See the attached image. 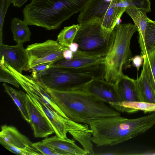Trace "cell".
Here are the masks:
<instances>
[{
    "label": "cell",
    "instance_id": "6da1fadb",
    "mask_svg": "<svg viewBox=\"0 0 155 155\" xmlns=\"http://www.w3.org/2000/svg\"><path fill=\"white\" fill-rule=\"evenodd\" d=\"M46 89L64 114L74 122L89 125L97 120L120 116L108 104L82 89L65 91Z\"/></svg>",
    "mask_w": 155,
    "mask_h": 155
},
{
    "label": "cell",
    "instance_id": "7a4b0ae2",
    "mask_svg": "<svg viewBox=\"0 0 155 155\" xmlns=\"http://www.w3.org/2000/svg\"><path fill=\"white\" fill-rule=\"evenodd\" d=\"M155 125V112L134 119L121 117L97 120L89 125L91 140L97 146H113L134 138Z\"/></svg>",
    "mask_w": 155,
    "mask_h": 155
},
{
    "label": "cell",
    "instance_id": "3957f363",
    "mask_svg": "<svg viewBox=\"0 0 155 155\" xmlns=\"http://www.w3.org/2000/svg\"><path fill=\"white\" fill-rule=\"evenodd\" d=\"M90 1L31 0L23 10V20L28 25L56 29L73 15L81 12Z\"/></svg>",
    "mask_w": 155,
    "mask_h": 155
},
{
    "label": "cell",
    "instance_id": "277c9868",
    "mask_svg": "<svg viewBox=\"0 0 155 155\" xmlns=\"http://www.w3.org/2000/svg\"><path fill=\"white\" fill-rule=\"evenodd\" d=\"M113 30L115 37L112 46L104 57V79L115 84L124 74L123 71L130 66L132 57L130 49L132 37L137 28L131 23H117Z\"/></svg>",
    "mask_w": 155,
    "mask_h": 155
},
{
    "label": "cell",
    "instance_id": "5b68a950",
    "mask_svg": "<svg viewBox=\"0 0 155 155\" xmlns=\"http://www.w3.org/2000/svg\"><path fill=\"white\" fill-rule=\"evenodd\" d=\"M101 76L99 67L95 65L78 68L51 67L36 78L46 88L65 91L82 89Z\"/></svg>",
    "mask_w": 155,
    "mask_h": 155
},
{
    "label": "cell",
    "instance_id": "8992f818",
    "mask_svg": "<svg viewBox=\"0 0 155 155\" xmlns=\"http://www.w3.org/2000/svg\"><path fill=\"white\" fill-rule=\"evenodd\" d=\"M79 25L80 28L74 41L79 45L77 51L88 55L105 57L114 40V30L112 31L107 30L99 21Z\"/></svg>",
    "mask_w": 155,
    "mask_h": 155
},
{
    "label": "cell",
    "instance_id": "52a82bcc",
    "mask_svg": "<svg viewBox=\"0 0 155 155\" xmlns=\"http://www.w3.org/2000/svg\"><path fill=\"white\" fill-rule=\"evenodd\" d=\"M69 48L60 44L57 41L48 39L27 46L26 49L28 63L25 71L38 64L54 62L64 58V51Z\"/></svg>",
    "mask_w": 155,
    "mask_h": 155
},
{
    "label": "cell",
    "instance_id": "ba28073f",
    "mask_svg": "<svg viewBox=\"0 0 155 155\" xmlns=\"http://www.w3.org/2000/svg\"><path fill=\"white\" fill-rule=\"evenodd\" d=\"M38 108L45 115L52 126L56 135L63 139L68 137V133L74 130H87L88 125L74 122L65 118L51 109L39 97L35 94L25 91Z\"/></svg>",
    "mask_w": 155,
    "mask_h": 155
},
{
    "label": "cell",
    "instance_id": "9c48e42d",
    "mask_svg": "<svg viewBox=\"0 0 155 155\" xmlns=\"http://www.w3.org/2000/svg\"><path fill=\"white\" fill-rule=\"evenodd\" d=\"M0 143L7 150L15 154L42 155L33 147L29 139L13 126L6 124L1 126Z\"/></svg>",
    "mask_w": 155,
    "mask_h": 155
},
{
    "label": "cell",
    "instance_id": "30bf717a",
    "mask_svg": "<svg viewBox=\"0 0 155 155\" xmlns=\"http://www.w3.org/2000/svg\"><path fill=\"white\" fill-rule=\"evenodd\" d=\"M0 67L12 74L25 91H28L35 94L51 109L62 116L68 118L57 106L45 88L37 78L31 76L24 75L3 62H0Z\"/></svg>",
    "mask_w": 155,
    "mask_h": 155
},
{
    "label": "cell",
    "instance_id": "8fae6325",
    "mask_svg": "<svg viewBox=\"0 0 155 155\" xmlns=\"http://www.w3.org/2000/svg\"><path fill=\"white\" fill-rule=\"evenodd\" d=\"M26 94V107L29 117V124L36 138L47 137L54 133L51 124L45 115Z\"/></svg>",
    "mask_w": 155,
    "mask_h": 155
},
{
    "label": "cell",
    "instance_id": "7c38bea8",
    "mask_svg": "<svg viewBox=\"0 0 155 155\" xmlns=\"http://www.w3.org/2000/svg\"><path fill=\"white\" fill-rule=\"evenodd\" d=\"M0 61L8 64L18 72L22 74L28 65V58L23 44L11 46L0 44Z\"/></svg>",
    "mask_w": 155,
    "mask_h": 155
},
{
    "label": "cell",
    "instance_id": "4fadbf2b",
    "mask_svg": "<svg viewBox=\"0 0 155 155\" xmlns=\"http://www.w3.org/2000/svg\"><path fill=\"white\" fill-rule=\"evenodd\" d=\"M82 89L108 104L121 101L115 84L107 82L104 78L94 80Z\"/></svg>",
    "mask_w": 155,
    "mask_h": 155
},
{
    "label": "cell",
    "instance_id": "5bb4252c",
    "mask_svg": "<svg viewBox=\"0 0 155 155\" xmlns=\"http://www.w3.org/2000/svg\"><path fill=\"white\" fill-rule=\"evenodd\" d=\"M112 0H90L80 12L78 18L79 24L97 21L104 17Z\"/></svg>",
    "mask_w": 155,
    "mask_h": 155
},
{
    "label": "cell",
    "instance_id": "9a60e30c",
    "mask_svg": "<svg viewBox=\"0 0 155 155\" xmlns=\"http://www.w3.org/2000/svg\"><path fill=\"white\" fill-rule=\"evenodd\" d=\"M104 57L92 56L78 52L74 53L73 58L69 60L64 58L52 62L51 67L78 68L104 63Z\"/></svg>",
    "mask_w": 155,
    "mask_h": 155
},
{
    "label": "cell",
    "instance_id": "2e32d148",
    "mask_svg": "<svg viewBox=\"0 0 155 155\" xmlns=\"http://www.w3.org/2000/svg\"><path fill=\"white\" fill-rule=\"evenodd\" d=\"M115 84L121 101H140L136 80L123 74Z\"/></svg>",
    "mask_w": 155,
    "mask_h": 155
},
{
    "label": "cell",
    "instance_id": "e0dca14e",
    "mask_svg": "<svg viewBox=\"0 0 155 155\" xmlns=\"http://www.w3.org/2000/svg\"><path fill=\"white\" fill-rule=\"evenodd\" d=\"M125 12L131 17L137 28L139 33L138 42L141 49V55L143 57L146 55L144 45L145 31L149 18L145 10L134 8L127 7Z\"/></svg>",
    "mask_w": 155,
    "mask_h": 155
},
{
    "label": "cell",
    "instance_id": "ac0fdd59",
    "mask_svg": "<svg viewBox=\"0 0 155 155\" xmlns=\"http://www.w3.org/2000/svg\"><path fill=\"white\" fill-rule=\"evenodd\" d=\"M44 143L61 151L67 155H85L87 152L75 143L74 140L61 138L57 135L45 138Z\"/></svg>",
    "mask_w": 155,
    "mask_h": 155
},
{
    "label": "cell",
    "instance_id": "d6986e66",
    "mask_svg": "<svg viewBox=\"0 0 155 155\" xmlns=\"http://www.w3.org/2000/svg\"><path fill=\"white\" fill-rule=\"evenodd\" d=\"M124 0H112L103 18L100 21L102 26L112 31L125 11Z\"/></svg>",
    "mask_w": 155,
    "mask_h": 155
},
{
    "label": "cell",
    "instance_id": "ffe728a7",
    "mask_svg": "<svg viewBox=\"0 0 155 155\" xmlns=\"http://www.w3.org/2000/svg\"><path fill=\"white\" fill-rule=\"evenodd\" d=\"M136 81L140 101L155 103V88L150 81L143 66L141 74Z\"/></svg>",
    "mask_w": 155,
    "mask_h": 155
},
{
    "label": "cell",
    "instance_id": "44dd1931",
    "mask_svg": "<svg viewBox=\"0 0 155 155\" xmlns=\"http://www.w3.org/2000/svg\"><path fill=\"white\" fill-rule=\"evenodd\" d=\"M108 104L119 112L134 113L140 110L145 113L155 112V103L142 101H120Z\"/></svg>",
    "mask_w": 155,
    "mask_h": 155
},
{
    "label": "cell",
    "instance_id": "7402d4cb",
    "mask_svg": "<svg viewBox=\"0 0 155 155\" xmlns=\"http://www.w3.org/2000/svg\"><path fill=\"white\" fill-rule=\"evenodd\" d=\"M5 92L12 98L18 107L23 118L29 123L30 120L26 107V94L21 90L12 88L5 83L2 84Z\"/></svg>",
    "mask_w": 155,
    "mask_h": 155
},
{
    "label": "cell",
    "instance_id": "603a6c76",
    "mask_svg": "<svg viewBox=\"0 0 155 155\" xmlns=\"http://www.w3.org/2000/svg\"><path fill=\"white\" fill-rule=\"evenodd\" d=\"M28 24L18 18H13L11 23V29L14 40L17 43L23 44L29 41L31 33Z\"/></svg>",
    "mask_w": 155,
    "mask_h": 155
},
{
    "label": "cell",
    "instance_id": "cb8c5ba5",
    "mask_svg": "<svg viewBox=\"0 0 155 155\" xmlns=\"http://www.w3.org/2000/svg\"><path fill=\"white\" fill-rule=\"evenodd\" d=\"M69 133L74 140L81 145L87 155H94L91 140L92 134L90 129L87 130L73 131Z\"/></svg>",
    "mask_w": 155,
    "mask_h": 155
},
{
    "label": "cell",
    "instance_id": "d4e9b609",
    "mask_svg": "<svg viewBox=\"0 0 155 155\" xmlns=\"http://www.w3.org/2000/svg\"><path fill=\"white\" fill-rule=\"evenodd\" d=\"M79 28V24L64 27L58 35L57 41L62 45L68 48L74 42Z\"/></svg>",
    "mask_w": 155,
    "mask_h": 155
},
{
    "label": "cell",
    "instance_id": "484cf974",
    "mask_svg": "<svg viewBox=\"0 0 155 155\" xmlns=\"http://www.w3.org/2000/svg\"><path fill=\"white\" fill-rule=\"evenodd\" d=\"M143 57V66L145 68L150 81L155 88V49Z\"/></svg>",
    "mask_w": 155,
    "mask_h": 155
},
{
    "label": "cell",
    "instance_id": "4316f807",
    "mask_svg": "<svg viewBox=\"0 0 155 155\" xmlns=\"http://www.w3.org/2000/svg\"><path fill=\"white\" fill-rule=\"evenodd\" d=\"M144 45L147 54L155 49V25L149 18L145 31Z\"/></svg>",
    "mask_w": 155,
    "mask_h": 155
},
{
    "label": "cell",
    "instance_id": "83f0119b",
    "mask_svg": "<svg viewBox=\"0 0 155 155\" xmlns=\"http://www.w3.org/2000/svg\"><path fill=\"white\" fill-rule=\"evenodd\" d=\"M32 145L33 147L42 155H67L65 153L44 143L42 141L32 143Z\"/></svg>",
    "mask_w": 155,
    "mask_h": 155
},
{
    "label": "cell",
    "instance_id": "f1b7e54d",
    "mask_svg": "<svg viewBox=\"0 0 155 155\" xmlns=\"http://www.w3.org/2000/svg\"><path fill=\"white\" fill-rule=\"evenodd\" d=\"M126 7L136 8L146 11L151 12V4L149 0H124Z\"/></svg>",
    "mask_w": 155,
    "mask_h": 155
},
{
    "label": "cell",
    "instance_id": "f546056e",
    "mask_svg": "<svg viewBox=\"0 0 155 155\" xmlns=\"http://www.w3.org/2000/svg\"><path fill=\"white\" fill-rule=\"evenodd\" d=\"M12 0H0V44L2 43L3 27L7 9Z\"/></svg>",
    "mask_w": 155,
    "mask_h": 155
},
{
    "label": "cell",
    "instance_id": "4dcf8cb0",
    "mask_svg": "<svg viewBox=\"0 0 155 155\" xmlns=\"http://www.w3.org/2000/svg\"><path fill=\"white\" fill-rule=\"evenodd\" d=\"M0 82L7 83L19 89L20 84L17 80L11 74L0 67Z\"/></svg>",
    "mask_w": 155,
    "mask_h": 155
},
{
    "label": "cell",
    "instance_id": "1f68e13d",
    "mask_svg": "<svg viewBox=\"0 0 155 155\" xmlns=\"http://www.w3.org/2000/svg\"><path fill=\"white\" fill-rule=\"evenodd\" d=\"M52 63L41 64L32 67L29 70L30 71H32L31 76L36 78L39 74L51 68Z\"/></svg>",
    "mask_w": 155,
    "mask_h": 155
},
{
    "label": "cell",
    "instance_id": "d6a6232c",
    "mask_svg": "<svg viewBox=\"0 0 155 155\" xmlns=\"http://www.w3.org/2000/svg\"><path fill=\"white\" fill-rule=\"evenodd\" d=\"M143 58L140 55H136L132 57L131 61L133 66L136 67L138 71H139L140 67L143 63Z\"/></svg>",
    "mask_w": 155,
    "mask_h": 155
},
{
    "label": "cell",
    "instance_id": "836d02e7",
    "mask_svg": "<svg viewBox=\"0 0 155 155\" xmlns=\"http://www.w3.org/2000/svg\"><path fill=\"white\" fill-rule=\"evenodd\" d=\"M74 53L69 49L65 50L63 53L64 58L67 60L71 59L73 56Z\"/></svg>",
    "mask_w": 155,
    "mask_h": 155
},
{
    "label": "cell",
    "instance_id": "e575fe53",
    "mask_svg": "<svg viewBox=\"0 0 155 155\" xmlns=\"http://www.w3.org/2000/svg\"><path fill=\"white\" fill-rule=\"evenodd\" d=\"M28 0H12V3L15 7H21Z\"/></svg>",
    "mask_w": 155,
    "mask_h": 155
},
{
    "label": "cell",
    "instance_id": "d590c367",
    "mask_svg": "<svg viewBox=\"0 0 155 155\" xmlns=\"http://www.w3.org/2000/svg\"><path fill=\"white\" fill-rule=\"evenodd\" d=\"M96 155H120V153L117 151H107L97 153Z\"/></svg>",
    "mask_w": 155,
    "mask_h": 155
},
{
    "label": "cell",
    "instance_id": "8d00e7d4",
    "mask_svg": "<svg viewBox=\"0 0 155 155\" xmlns=\"http://www.w3.org/2000/svg\"><path fill=\"white\" fill-rule=\"evenodd\" d=\"M78 45L75 42H73L69 45L68 48L74 53H76L78 51Z\"/></svg>",
    "mask_w": 155,
    "mask_h": 155
},
{
    "label": "cell",
    "instance_id": "74e56055",
    "mask_svg": "<svg viewBox=\"0 0 155 155\" xmlns=\"http://www.w3.org/2000/svg\"><path fill=\"white\" fill-rule=\"evenodd\" d=\"M150 21L155 25V21L152 20L151 19Z\"/></svg>",
    "mask_w": 155,
    "mask_h": 155
}]
</instances>
